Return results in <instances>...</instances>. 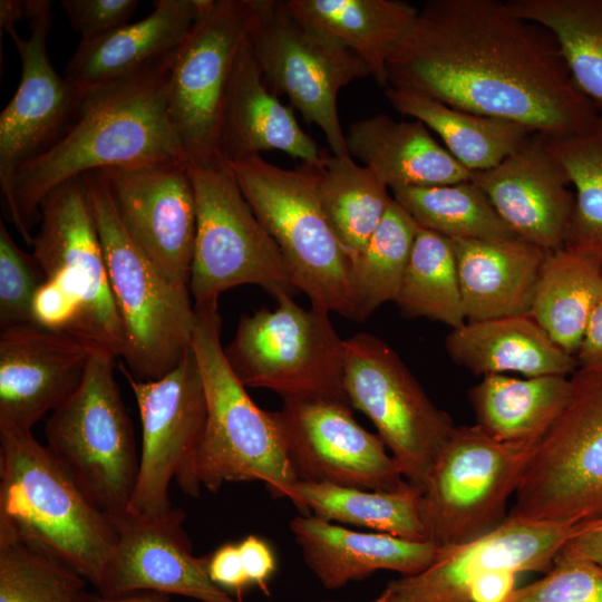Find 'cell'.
<instances>
[{
    "mask_svg": "<svg viewBox=\"0 0 602 602\" xmlns=\"http://www.w3.org/2000/svg\"><path fill=\"white\" fill-rule=\"evenodd\" d=\"M130 239L172 279L188 285L196 203L184 161L98 171Z\"/></svg>",
    "mask_w": 602,
    "mask_h": 602,
    "instance_id": "cell-20",
    "label": "cell"
},
{
    "mask_svg": "<svg viewBox=\"0 0 602 602\" xmlns=\"http://www.w3.org/2000/svg\"><path fill=\"white\" fill-rule=\"evenodd\" d=\"M343 388L391 452L401 475L424 486L456 426L436 407L400 357L380 338L358 333L344 340Z\"/></svg>",
    "mask_w": 602,
    "mask_h": 602,
    "instance_id": "cell-13",
    "label": "cell"
},
{
    "mask_svg": "<svg viewBox=\"0 0 602 602\" xmlns=\"http://www.w3.org/2000/svg\"><path fill=\"white\" fill-rule=\"evenodd\" d=\"M137 404L142 423L139 468L129 511L159 515L173 505L168 487L198 497L197 450L205 430L207 405L204 383L191 347L181 362L156 380H138L120 363Z\"/></svg>",
    "mask_w": 602,
    "mask_h": 602,
    "instance_id": "cell-15",
    "label": "cell"
},
{
    "mask_svg": "<svg viewBox=\"0 0 602 602\" xmlns=\"http://www.w3.org/2000/svg\"><path fill=\"white\" fill-rule=\"evenodd\" d=\"M81 177L122 323V357L136 379H159L192 347L195 307L188 285L172 279L130 239L100 173Z\"/></svg>",
    "mask_w": 602,
    "mask_h": 602,
    "instance_id": "cell-5",
    "label": "cell"
},
{
    "mask_svg": "<svg viewBox=\"0 0 602 602\" xmlns=\"http://www.w3.org/2000/svg\"><path fill=\"white\" fill-rule=\"evenodd\" d=\"M450 242L466 321L528 314L547 251L518 236Z\"/></svg>",
    "mask_w": 602,
    "mask_h": 602,
    "instance_id": "cell-27",
    "label": "cell"
},
{
    "mask_svg": "<svg viewBox=\"0 0 602 602\" xmlns=\"http://www.w3.org/2000/svg\"><path fill=\"white\" fill-rule=\"evenodd\" d=\"M208 575L224 591L241 594L251 585L240 556L237 544L227 543L208 557Z\"/></svg>",
    "mask_w": 602,
    "mask_h": 602,
    "instance_id": "cell-46",
    "label": "cell"
},
{
    "mask_svg": "<svg viewBox=\"0 0 602 602\" xmlns=\"http://www.w3.org/2000/svg\"><path fill=\"white\" fill-rule=\"evenodd\" d=\"M46 278L33 254L12 240L0 221V329L35 323L33 298Z\"/></svg>",
    "mask_w": 602,
    "mask_h": 602,
    "instance_id": "cell-42",
    "label": "cell"
},
{
    "mask_svg": "<svg viewBox=\"0 0 602 602\" xmlns=\"http://www.w3.org/2000/svg\"><path fill=\"white\" fill-rule=\"evenodd\" d=\"M288 499L301 515L350 524L411 541H428L423 488L406 484L396 491H369L328 483L297 482Z\"/></svg>",
    "mask_w": 602,
    "mask_h": 602,
    "instance_id": "cell-32",
    "label": "cell"
},
{
    "mask_svg": "<svg viewBox=\"0 0 602 602\" xmlns=\"http://www.w3.org/2000/svg\"><path fill=\"white\" fill-rule=\"evenodd\" d=\"M506 602H602V567L584 559L556 557L542 579L516 588Z\"/></svg>",
    "mask_w": 602,
    "mask_h": 602,
    "instance_id": "cell-43",
    "label": "cell"
},
{
    "mask_svg": "<svg viewBox=\"0 0 602 602\" xmlns=\"http://www.w3.org/2000/svg\"><path fill=\"white\" fill-rule=\"evenodd\" d=\"M394 302L408 318H427L452 329L466 322L456 256L449 239L418 226Z\"/></svg>",
    "mask_w": 602,
    "mask_h": 602,
    "instance_id": "cell-39",
    "label": "cell"
},
{
    "mask_svg": "<svg viewBox=\"0 0 602 602\" xmlns=\"http://www.w3.org/2000/svg\"><path fill=\"white\" fill-rule=\"evenodd\" d=\"M239 552L249 581L268 592V581L275 571V557L269 544L249 535L239 544Z\"/></svg>",
    "mask_w": 602,
    "mask_h": 602,
    "instance_id": "cell-47",
    "label": "cell"
},
{
    "mask_svg": "<svg viewBox=\"0 0 602 602\" xmlns=\"http://www.w3.org/2000/svg\"><path fill=\"white\" fill-rule=\"evenodd\" d=\"M350 405L328 398H283L274 411L298 482L396 491L408 482L378 435Z\"/></svg>",
    "mask_w": 602,
    "mask_h": 602,
    "instance_id": "cell-17",
    "label": "cell"
},
{
    "mask_svg": "<svg viewBox=\"0 0 602 602\" xmlns=\"http://www.w3.org/2000/svg\"><path fill=\"white\" fill-rule=\"evenodd\" d=\"M88 349L37 323L0 329V428L32 431L80 386Z\"/></svg>",
    "mask_w": 602,
    "mask_h": 602,
    "instance_id": "cell-22",
    "label": "cell"
},
{
    "mask_svg": "<svg viewBox=\"0 0 602 602\" xmlns=\"http://www.w3.org/2000/svg\"><path fill=\"white\" fill-rule=\"evenodd\" d=\"M74 30L81 40L105 36L128 23L137 0H62L60 2Z\"/></svg>",
    "mask_w": 602,
    "mask_h": 602,
    "instance_id": "cell-44",
    "label": "cell"
},
{
    "mask_svg": "<svg viewBox=\"0 0 602 602\" xmlns=\"http://www.w3.org/2000/svg\"><path fill=\"white\" fill-rule=\"evenodd\" d=\"M226 162L281 151L302 163L321 164L324 153L299 125L293 109L268 87L251 49L242 46L232 74L221 126Z\"/></svg>",
    "mask_w": 602,
    "mask_h": 602,
    "instance_id": "cell-25",
    "label": "cell"
},
{
    "mask_svg": "<svg viewBox=\"0 0 602 602\" xmlns=\"http://www.w3.org/2000/svg\"><path fill=\"white\" fill-rule=\"evenodd\" d=\"M569 400L533 449L507 517L579 524L602 516V360L570 376Z\"/></svg>",
    "mask_w": 602,
    "mask_h": 602,
    "instance_id": "cell-7",
    "label": "cell"
},
{
    "mask_svg": "<svg viewBox=\"0 0 602 602\" xmlns=\"http://www.w3.org/2000/svg\"><path fill=\"white\" fill-rule=\"evenodd\" d=\"M346 143L349 155L390 190L456 184L474 174L417 119L395 120L386 114L363 118L349 126Z\"/></svg>",
    "mask_w": 602,
    "mask_h": 602,
    "instance_id": "cell-28",
    "label": "cell"
},
{
    "mask_svg": "<svg viewBox=\"0 0 602 602\" xmlns=\"http://www.w3.org/2000/svg\"><path fill=\"white\" fill-rule=\"evenodd\" d=\"M249 42L268 87L323 133L333 155H347L339 91L370 76L353 51L297 18L284 0H253Z\"/></svg>",
    "mask_w": 602,
    "mask_h": 602,
    "instance_id": "cell-11",
    "label": "cell"
},
{
    "mask_svg": "<svg viewBox=\"0 0 602 602\" xmlns=\"http://www.w3.org/2000/svg\"><path fill=\"white\" fill-rule=\"evenodd\" d=\"M546 143L574 187L564 247L602 262V115L585 133Z\"/></svg>",
    "mask_w": 602,
    "mask_h": 602,
    "instance_id": "cell-41",
    "label": "cell"
},
{
    "mask_svg": "<svg viewBox=\"0 0 602 602\" xmlns=\"http://www.w3.org/2000/svg\"><path fill=\"white\" fill-rule=\"evenodd\" d=\"M89 353L80 386L46 423V446L91 502L114 514L128 508L139 455L115 359Z\"/></svg>",
    "mask_w": 602,
    "mask_h": 602,
    "instance_id": "cell-8",
    "label": "cell"
},
{
    "mask_svg": "<svg viewBox=\"0 0 602 602\" xmlns=\"http://www.w3.org/2000/svg\"><path fill=\"white\" fill-rule=\"evenodd\" d=\"M274 310L244 314L225 357L245 387L265 388L282 398L317 397L349 405L343 388L344 340L329 313L276 297Z\"/></svg>",
    "mask_w": 602,
    "mask_h": 602,
    "instance_id": "cell-10",
    "label": "cell"
},
{
    "mask_svg": "<svg viewBox=\"0 0 602 602\" xmlns=\"http://www.w3.org/2000/svg\"><path fill=\"white\" fill-rule=\"evenodd\" d=\"M144 19L80 41L65 76L94 88L124 79L173 56L191 32L204 0H156Z\"/></svg>",
    "mask_w": 602,
    "mask_h": 602,
    "instance_id": "cell-26",
    "label": "cell"
},
{
    "mask_svg": "<svg viewBox=\"0 0 602 602\" xmlns=\"http://www.w3.org/2000/svg\"><path fill=\"white\" fill-rule=\"evenodd\" d=\"M577 524L506 517L465 544L439 547L433 563L388 583L390 602H469L470 584L485 573L547 572Z\"/></svg>",
    "mask_w": 602,
    "mask_h": 602,
    "instance_id": "cell-19",
    "label": "cell"
},
{
    "mask_svg": "<svg viewBox=\"0 0 602 602\" xmlns=\"http://www.w3.org/2000/svg\"><path fill=\"white\" fill-rule=\"evenodd\" d=\"M602 262L565 247L547 251L528 315L565 352L575 356L593 309Z\"/></svg>",
    "mask_w": 602,
    "mask_h": 602,
    "instance_id": "cell-34",
    "label": "cell"
},
{
    "mask_svg": "<svg viewBox=\"0 0 602 602\" xmlns=\"http://www.w3.org/2000/svg\"><path fill=\"white\" fill-rule=\"evenodd\" d=\"M391 192L418 226L449 240L498 241L516 236L472 179Z\"/></svg>",
    "mask_w": 602,
    "mask_h": 602,
    "instance_id": "cell-37",
    "label": "cell"
},
{
    "mask_svg": "<svg viewBox=\"0 0 602 602\" xmlns=\"http://www.w3.org/2000/svg\"><path fill=\"white\" fill-rule=\"evenodd\" d=\"M385 95L398 113L437 133L445 148L472 173L496 166L533 134L520 124L462 110L415 91L388 86Z\"/></svg>",
    "mask_w": 602,
    "mask_h": 602,
    "instance_id": "cell-33",
    "label": "cell"
},
{
    "mask_svg": "<svg viewBox=\"0 0 602 602\" xmlns=\"http://www.w3.org/2000/svg\"><path fill=\"white\" fill-rule=\"evenodd\" d=\"M28 0H1L0 1V28L7 31L14 25L27 19Z\"/></svg>",
    "mask_w": 602,
    "mask_h": 602,
    "instance_id": "cell-52",
    "label": "cell"
},
{
    "mask_svg": "<svg viewBox=\"0 0 602 602\" xmlns=\"http://www.w3.org/2000/svg\"><path fill=\"white\" fill-rule=\"evenodd\" d=\"M373 602H390L389 600H387L382 594L377 598Z\"/></svg>",
    "mask_w": 602,
    "mask_h": 602,
    "instance_id": "cell-53",
    "label": "cell"
},
{
    "mask_svg": "<svg viewBox=\"0 0 602 602\" xmlns=\"http://www.w3.org/2000/svg\"><path fill=\"white\" fill-rule=\"evenodd\" d=\"M570 377L486 375L468 394L476 425L506 444H537L565 407Z\"/></svg>",
    "mask_w": 602,
    "mask_h": 602,
    "instance_id": "cell-31",
    "label": "cell"
},
{
    "mask_svg": "<svg viewBox=\"0 0 602 602\" xmlns=\"http://www.w3.org/2000/svg\"><path fill=\"white\" fill-rule=\"evenodd\" d=\"M327 602H338V601H327Z\"/></svg>",
    "mask_w": 602,
    "mask_h": 602,
    "instance_id": "cell-54",
    "label": "cell"
},
{
    "mask_svg": "<svg viewBox=\"0 0 602 602\" xmlns=\"http://www.w3.org/2000/svg\"><path fill=\"white\" fill-rule=\"evenodd\" d=\"M51 7L48 0H28L29 37L21 38L16 28L6 31L21 62L19 86L0 114V187L7 206L18 169L66 134L90 89L59 76L49 60Z\"/></svg>",
    "mask_w": 602,
    "mask_h": 602,
    "instance_id": "cell-18",
    "label": "cell"
},
{
    "mask_svg": "<svg viewBox=\"0 0 602 602\" xmlns=\"http://www.w3.org/2000/svg\"><path fill=\"white\" fill-rule=\"evenodd\" d=\"M556 557L584 559L602 567V516L579 523Z\"/></svg>",
    "mask_w": 602,
    "mask_h": 602,
    "instance_id": "cell-48",
    "label": "cell"
},
{
    "mask_svg": "<svg viewBox=\"0 0 602 602\" xmlns=\"http://www.w3.org/2000/svg\"><path fill=\"white\" fill-rule=\"evenodd\" d=\"M302 22L341 43L387 87V61L416 19L418 9L399 0H284Z\"/></svg>",
    "mask_w": 602,
    "mask_h": 602,
    "instance_id": "cell-30",
    "label": "cell"
},
{
    "mask_svg": "<svg viewBox=\"0 0 602 602\" xmlns=\"http://www.w3.org/2000/svg\"><path fill=\"white\" fill-rule=\"evenodd\" d=\"M84 602H169V594L156 591H136L123 595H103L87 592Z\"/></svg>",
    "mask_w": 602,
    "mask_h": 602,
    "instance_id": "cell-51",
    "label": "cell"
},
{
    "mask_svg": "<svg viewBox=\"0 0 602 602\" xmlns=\"http://www.w3.org/2000/svg\"><path fill=\"white\" fill-rule=\"evenodd\" d=\"M517 573L501 570L483 574L469 588V602H506L515 588Z\"/></svg>",
    "mask_w": 602,
    "mask_h": 602,
    "instance_id": "cell-49",
    "label": "cell"
},
{
    "mask_svg": "<svg viewBox=\"0 0 602 602\" xmlns=\"http://www.w3.org/2000/svg\"><path fill=\"white\" fill-rule=\"evenodd\" d=\"M109 516L117 545L98 593L156 591L201 602H242L211 580L207 557L193 555L182 508L173 506L159 515L124 509Z\"/></svg>",
    "mask_w": 602,
    "mask_h": 602,
    "instance_id": "cell-21",
    "label": "cell"
},
{
    "mask_svg": "<svg viewBox=\"0 0 602 602\" xmlns=\"http://www.w3.org/2000/svg\"><path fill=\"white\" fill-rule=\"evenodd\" d=\"M290 530L303 561L328 590L380 570L414 575L427 569L439 546L378 532H358L314 515H298Z\"/></svg>",
    "mask_w": 602,
    "mask_h": 602,
    "instance_id": "cell-24",
    "label": "cell"
},
{
    "mask_svg": "<svg viewBox=\"0 0 602 602\" xmlns=\"http://www.w3.org/2000/svg\"><path fill=\"white\" fill-rule=\"evenodd\" d=\"M472 181L516 236L545 251L564 247L575 197L544 136L533 133L496 166L474 173Z\"/></svg>",
    "mask_w": 602,
    "mask_h": 602,
    "instance_id": "cell-23",
    "label": "cell"
},
{
    "mask_svg": "<svg viewBox=\"0 0 602 602\" xmlns=\"http://www.w3.org/2000/svg\"><path fill=\"white\" fill-rule=\"evenodd\" d=\"M253 0H204L168 78V115L188 165L224 162L220 135L234 66L247 40Z\"/></svg>",
    "mask_w": 602,
    "mask_h": 602,
    "instance_id": "cell-14",
    "label": "cell"
},
{
    "mask_svg": "<svg viewBox=\"0 0 602 602\" xmlns=\"http://www.w3.org/2000/svg\"><path fill=\"white\" fill-rule=\"evenodd\" d=\"M86 582L60 556L0 520V602H84Z\"/></svg>",
    "mask_w": 602,
    "mask_h": 602,
    "instance_id": "cell-38",
    "label": "cell"
},
{
    "mask_svg": "<svg viewBox=\"0 0 602 602\" xmlns=\"http://www.w3.org/2000/svg\"><path fill=\"white\" fill-rule=\"evenodd\" d=\"M417 230L412 217L392 200L365 247L351 258L357 321L365 320L381 304L395 301Z\"/></svg>",
    "mask_w": 602,
    "mask_h": 602,
    "instance_id": "cell-40",
    "label": "cell"
},
{
    "mask_svg": "<svg viewBox=\"0 0 602 602\" xmlns=\"http://www.w3.org/2000/svg\"><path fill=\"white\" fill-rule=\"evenodd\" d=\"M535 446L498 441L477 425L456 427L423 486L427 540L456 546L502 524Z\"/></svg>",
    "mask_w": 602,
    "mask_h": 602,
    "instance_id": "cell-12",
    "label": "cell"
},
{
    "mask_svg": "<svg viewBox=\"0 0 602 602\" xmlns=\"http://www.w3.org/2000/svg\"><path fill=\"white\" fill-rule=\"evenodd\" d=\"M195 307L192 349L207 405L195 473L202 487L261 482L274 498H287L298 482L274 412L256 406L234 375L221 342L217 299Z\"/></svg>",
    "mask_w": 602,
    "mask_h": 602,
    "instance_id": "cell-4",
    "label": "cell"
},
{
    "mask_svg": "<svg viewBox=\"0 0 602 602\" xmlns=\"http://www.w3.org/2000/svg\"><path fill=\"white\" fill-rule=\"evenodd\" d=\"M0 520L100 588L117 545L110 516L32 431L0 428Z\"/></svg>",
    "mask_w": 602,
    "mask_h": 602,
    "instance_id": "cell-3",
    "label": "cell"
},
{
    "mask_svg": "<svg viewBox=\"0 0 602 602\" xmlns=\"http://www.w3.org/2000/svg\"><path fill=\"white\" fill-rule=\"evenodd\" d=\"M387 81L548 139L583 134L600 115L553 35L507 1L425 2L388 58Z\"/></svg>",
    "mask_w": 602,
    "mask_h": 602,
    "instance_id": "cell-1",
    "label": "cell"
},
{
    "mask_svg": "<svg viewBox=\"0 0 602 602\" xmlns=\"http://www.w3.org/2000/svg\"><path fill=\"white\" fill-rule=\"evenodd\" d=\"M575 357L579 366L602 360V275L584 337Z\"/></svg>",
    "mask_w": 602,
    "mask_h": 602,
    "instance_id": "cell-50",
    "label": "cell"
},
{
    "mask_svg": "<svg viewBox=\"0 0 602 602\" xmlns=\"http://www.w3.org/2000/svg\"><path fill=\"white\" fill-rule=\"evenodd\" d=\"M555 38L577 89L602 115V0H509Z\"/></svg>",
    "mask_w": 602,
    "mask_h": 602,
    "instance_id": "cell-36",
    "label": "cell"
},
{
    "mask_svg": "<svg viewBox=\"0 0 602 602\" xmlns=\"http://www.w3.org/2000/svg\"><path fill=\"white\" fill-rule=\"evenodd\" d=\"M188 169L196 203L188 283L194 305L242 284L260 285L275 298L293 297L297 288L283 255L245 200L230 163Z\"/></svg>",
    "mask_w": 602,
    "mask_h": 602,
    "instance_id": "cell-9",
    "label": "cell"
},
{
    "mask_svg": "<svg viewBox=\"0 0 602 602\" xmlns=\"http://www.w3.org/2000/svg\"><path fill=\"white\" fill-rule=\"evenodd\" d=\"M317 187L321 207L351 260L365 247L392 202L389 188L349 154H324Z\"/></svg>",
    "mask_w": 602,
    "mask_h": 602,
    "instance_id": "cell-35",
    "label": "cell"
},
{
    "mask_svg": "<svg viewBox=\"0 0 602 602\" xmlns=\"http://www.w3.org/2000/svg\"><path fill=\"white\" fill-rule=\"evenodd\" d=\"M445 348L453 361L474 375L571 376L575 356L560 348L528 314L466 321L452 329Z\"/></svg>",
    "mask_w": 602,
    "mask_h": 602,
    "instance_id": "cell-29",
    "label": "cell"
},
{
    "mask_svg": "<svg viewBox=\"0 0 602 602\" xmlns=\"http://www.w3.org/2000/svg\"><path fill=\"white\" fill-rule=\"evenodd\" d=\"M81 301L65 283L48 278L38 289L32 302L35 323L68 332L78 320Z\"/></svg>",
    "mask_w": 602,
    "mask_h": 602,
    "instance_id": "cell-45",
    "label": "cell"
},
{
    "mask_svg": "<svg viewBox=\"0 0 602 602\" xmlns=\"http://www.w3.org/2000/svg\"><path fill=\"white\" fill-rule=\"evenodd\" d=\"M174 56L134 76L87 93L78 116L46 153L17 172L10 220L31 245L43 198L65 182L106 168L185 161L168 115Z\"/></svg>",
    "mask_w": 602,
    "mask_h": 602,
    "instance_id": "cell-2",
    "label": "cell"
},
{
    "mask_svg": "<svg viewBox=\"0 0 602 602\" xmlns=\"http://www.w3.org/2000/svg\"><path fill=\"white\" fill-rule=\"evenodd\" d=\"M236 182L279 246L297 290L311 307L357 320L350 259L319 201L320 164L279 167L261 155L230 162Z\"/></svg>",
    "mask_w": 602,
    "mask_h": 602,
    "instance_id": "cell-6",
    "label": "cell"
},
{
    "mask_svg": "<svg viewBox=\"0 0 602 602\" xmlns=\"http://www.w3.org/2000/svg\"><path fill=\"white\" fill-rule=\"evenodd\" d=\"M31 246L45 278L58 279L81 301L80 315L68 333L89 352L122 357V323L81 176L43 198Z\"/></svg>",
    "mask_w": 602,
    "mask_h": 602,
    "instance_id": "cell-16",
    "label": "cell"
}]
</instances>
